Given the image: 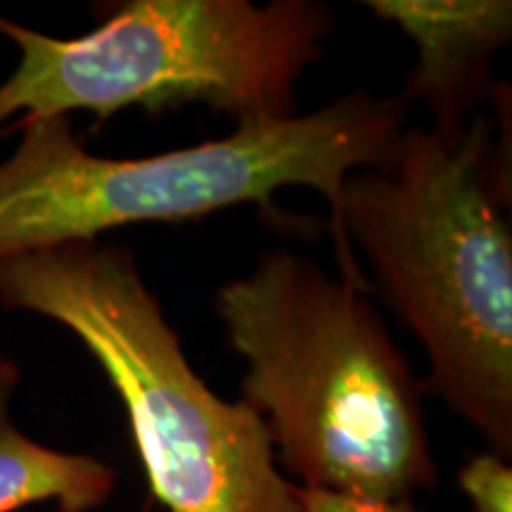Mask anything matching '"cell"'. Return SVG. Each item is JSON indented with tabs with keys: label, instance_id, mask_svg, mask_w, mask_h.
<instances>
[{
	"label": "cell",
	"instance_id": "obj_1",
	"mask_svg": "<svg viewBox=\"0 0 512 512\" xmlns=\"http://www.w3.org/2000/svg\"><path fill=\"white\" fill-rule=\"evenodd\" d=\"M501 126V124H498ZM510 136L472 117L456 138L408 126L387 169L354 171L337 211L342 278L368 292L354 259L430 361L422 392L512 456Z\"/></svg>",
	"mask_w": 512,
	"mask_h": 512
},
{
	"label": "cell",
	"instance_id": "obj_2",
	"mask_svg": "<svg viewBox=\"0 0 512 512\" xmlns=\"http://www.w3.org/2000/svg\"><path fill=\"white\" fill-rule=\"evenodd\" d=\"M216 316L294 484L373 501L437 486L422 382L366 292L271 249L219 287Z\"/></svg>",
	"mask_w": 512,
	"mask_h": 512
},
{
	"label": "cell",
	"instance_id": "obj_3",
	"mask_svg": "<svg viewBox=\"0 0 512 512\" xmlns=\"http://www.w3.org/2000/svg\"><path fill=\"white\" fill-rule=\"evenodd\" d=\"M406 121L399 95L354 91L316 112L138 159L88 152L69 117L29 121L15 131V155L0 164V261L138 223L200 221L240 204L273 209L283 188L323 195L337 238L344 181L387 169Z\"/></svg>",
	"mask_w": 512,
	"mask_h": 512
},
{
	"label": "cell",
	"instance_id": "obj_4",
	"mask_svg": "<svg viewBox=\"0 0 512 512\" xmlns=\"http://www.w3.org/2000/svg\"><path fill=\"white\" fill-rule=\"evenodd\" d=\"M0 304L57 320L98 361L159 510L304 512L264 418L195 373L128 249L72 242L0 261Z\"/></svg>",
	"mask_w": 512,
	"mask_h": 512
},
{
	"label": "cell",
	"instance_id": "obj_5",
	"mask_svg": "<svg viewBox=\"0 0 512 512\" xmlns=\"http://www.w3.org/2000/svg\"><path fill=\"white\" fill-rule=\"evenodd\" d=\"M88 34L53 38L0 17L19 64L0 83V138L36 119L128 107L159 117L207 105L235 128L297 117V83L323 55L335 12L313 0H124Z\"/></svg>",
	"mask_w": 512,
	"mask_h": 512
},
{
	"label": "cell",
	"instance_id": "obj_6",
	"mask_svg": "<svg viewBox=\"0 0 512 512\" xmlns=\"http://www.w3.org/2000/svg\"><path fill=\"white\" fill-rule=\"evenodd\" d=\"M375 17L392 22L418 48V62L399 98L422 102L432 131L456 138L496 81L491 60L512 38L510 0H366Z\"/></svg>",
	"mask_w": 512,
	"mask_h": 512
},
{
	"label": "cell",
	"instance_id": "obj_7",
	"mask_svg": "<svg viewBox=\"0 0 512 512\" xmlns=\"http://www.w3.org/2000/svg\"><path fill=\"white\" fill-rule=\"evenodd\" d=\"M19 368L0 358V512L55 503L60 512H93L110 501L117 470L88 453H67L15 425L10 401Z\"/></svg>",
	"mask_w": 512,
	"mask_h": 512
},
{
	"label": "cell",
	"instance_id": "obj_8",
	"mask_svg": "<svg viewBox=\"0 0 512 512\" xmlns=\"http://www.w3.org/2000/svg\"><path fill=\"white\" fill-rule=\"evenodd\" d=\"M458 486L472 512H512V467L494 451L467 460L458 472Z\"/></svg>",
	"mask_w": 512,
	"mask_h": 512
},
{
	"label": "cell",
	"instance_id": "obj_9",
	"mask_svg": "<svg viewBox=\"0 0 512 512\" xmlns=\"http://www.w3.org/2000/svg\"><path fill=\"white\" fill-rule=\"evenodd\" d=\"M294 494L302 503L304 512H420L413 505V498L403 501H373V498H354L332 494V491L304 489L294 484Z\"/></svg>",
	"mask_w": 512,
	"mask_h": 512
}]
</instances>
